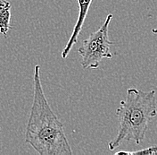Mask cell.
Here are the masks:
<instances>
[{"label": "cell", "instance_id": "cell-1", "mask_svg": "<svg viewBox=\"0 0 157 155\" xmlns=\"http://www.w3.org/2000/svg\"><path fill=\"white\" fill-rule=\"evenodd\" d=\"M25 142L40 155L72 154L63 125L51 108L44 92L39 65L34 67L33 100L25 130Z\"/></svg>", "mask_w": 157, "mask_h": 155}, {"label": "cell", "instance_id": "cell-2", "mask_svg": "<svg viewBox=\"0 0 157 155\" xmlns=\"http://www.w3.org/2000/svg\"><path fill=\"white\" fill-rule=\"evenodd\" d=\"M156 92H145L136 88H128L126 98L120 102L116 109L119 119L117 136L108 144V149L113 151L124 141H134L140 145L144 140L148 125L157 116Z\"/></svg>", "mask_w": 157, "mask_h": 155}, {"label": "cell", "instance_id": "cell-3", "mask_svg": "<svg viewBox=\"0 0 157 155\" xmlns=\"http://www.w3.org/2000/svg\"><path fill=\"white\" fill-rule=\"evenodd\" d=\"M113 17V15L109 14L102 26L84 39L82 46L78 49L83 69H98L104 58H113L111 47L114 42L109 39V26Z\"/></svg>", "mask_w": 157, "mask_h": 155}, {"label": "cell", "instance_id": "cell-4", "mask_svg": "<svg viewBox=\"0 0 157 155\" xmlns=\"http://www.w3.org/2000/svg\"><path fill=\"white\" fill-rule=\"evenodd\" d=\"M77 3H78V18H77L73 31H72V33H71V37L69 38L68 42L66 43V45L64 46V48L61 53V57L63 59H65L68 57L69 53L71 52L73 46L78 42V35L80 34V32L82 31L83 24H84L86 17L88 15V10H89L90 5L92 3V0H77Z\"/></svg>", "mask_w": 157, "mask_h": 155}, {"label": "cell", "instance_id": "cell-5", "mask_svg": "<svg viewBox=\"0 0 157 155\" xmlns=\"http://www.w3.org/2000/svg\"><path fill=\"white\" fill-rule=\"evenodd\" d=\"M11 29V3L7 0H0V33L7 36Z\"/></svg>", "mask_w": 157, "mask_h": 155}, {"label": "cell", "instance_id": "cell-6", "mask_svg": "<svg viewBox=\"0 0 157 155\" xmlns=\"http://www.w3.org/2000/svg\"><path fill=\"white\" fill-rule=\"evenodd\" d=\"M119 154H128V155H157V145L150 147H147L142 150H137V151H119L116 152L115 155Z\"/></svg>", "mask_w": 157, "mask_h": 155}, {"label": "cell", "instance_id": "cell-7", "mask_svg": "<svg viewBox=\"0 0 157 155\" xmlns=\"http://www.w3.org/2000/svg\"><path fill=\"white\" fill-rule=\"evenodd\" d=\"M152 33L153 34H157V28H155V29L152 30Z\"/></svg>", "mask_w": 157, "mask_h": 155}, {"label": "cell", "instance_id": "cell-8", "mask_svg": "<svg viewBox=\"0 0 157 155\" xmlns=\"http://www.w3.org/2000/svg\"><path fill=\"white\" fill-rule=\"evenodd\" d=\"M0 131H1V126H0Z\"/></svg>", "mask_w": 157, "mask_h": 155}]
</instances>
